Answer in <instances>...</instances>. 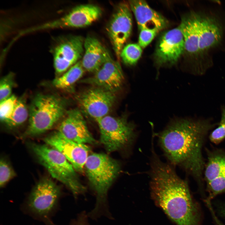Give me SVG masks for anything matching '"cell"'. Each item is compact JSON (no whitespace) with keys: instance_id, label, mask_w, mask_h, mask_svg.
I'll return each mask as SVG.
<instances>
[{"instance_id":"obj_1","label":"cell","mask_w":225,"mask_h":225,"mask_svg":"<svg viewBox=\"0 0 225 225\" xmlns=\"http://www.w3.org/2000/svg\"><path fill=\"white\" fill-rule=\"evenodd\" d=\"M215 125L210 119H182L170 124L158 136L159 144L170 164L194 178L200 193L204 191L202 147Z\"/></svg>"},{"instance_id":"obj_2","label":"cell","mask_w":225,"mask_h":225,"mask_svg":"<svg viewBox=\"0 0 225 225\" xmlns=\"http://www.w3.org/2000/svg\"><path fill=\"white\" fill-rule=\"evenodd\" d=\"M150 165V195L155 205L177 225H202L200 205L192 195L187 181L155 152L152 153Z\"/></svg>"},{"instance_id":"obj_3","label":"cell","mask_w":225,"mask_h":225,"mask_svg":"<svg viewBox=\"0 0 225 225\" xmlns=\"http://www.w3.org/2000/svg\"><path fill=\"white\" fill-rule=\"evenodd\" d=\"M89 184L95 192V206L90 213L96 216L106 208L108 190L121 171L118 162L104 153H93L88 156L85 165Z\"/></svg>"},{"instance_id":"obj_4","label":"cell","mask_w":225,"mask_h":225,"mask_svg":"<svg viewBox=\"0 0 225 225\" xmlns=\"http://www.w3.org/2000/svg\"><path fill=\"white\" fill-rule=\"evenodd\" d=\"M30 146L40 163L53 178L68 188L75 197L85 192L86 188L75 170L62 153L46 145L32 143Z\"/></svg>"},{"instance_id":"obj_5","label":"cell","mask_w":225,"mask_h":225,"mask_svg":"<svg viewBox=\"0 0 225 225\" xmlns=\"http://www.w3.org/2000/svg\"><path fill=\"white\" fill-rule=\"evenodd\" d=\"M65 104L52 95L39 94L32 100L29 113V124L22 138L35 136L52 128L65 112Z\"/></svg>"},{"instance_id":"obj_6","label":"cell","mask_w":225,"mask_h":225,"mask_svg":"<svg viewBox=\"0 0 225 225\" xmlns=\"http://www.w3.org/2000/svg\"><path fill=\"white\" fill-rule=\"evenodd\" d=\"M100 132V141L108 152L128 148L136 137L134 125L125 118L107 115L96 121Z\"/></svg>"},{"instance_id":"obj_7","label":"cell","mask_w":225,"mask_h":225,"mask_svg":"<svg viewBox=\"0 0 225 225\" xmlns=\"http://www.w3.org/2000/svg\"><path fill=\"white\" fill-rule=\"evenodd\" d=\"M61 188L51 179L44 178L36 185L29 195L26 208L31 214L47 220L58 206Z\"/></svg>"},{"instance_id":"obj_8","label":"cell","mask_w":225,"mask_h":225,"mask_svg":"<svg viewBox=\"0 0 225 225\" xmlns=\"http://www.w3.org/2000/svg\"><path fill=\"white\" fill-rule=\"evenodd\" d=\"M102 11L98 6L92 4H82L73 8L67 14L52 21L29 29L30 32L58 28H80L89 26L98 19Z\"/></svg>"},{"instance_id":"obj_9","label":"cell","mask_w":225,"mask_h":225,"mask_svg":"<svg viewBox=\"0 0 225 225\" xmlns=\"http://www.w3.org/2000/svg\"><path fill=\"white\" fill-rule=\"evenodd\" d=\"M84 42L82 38L79 36L60 37L55 40L50 51L57 74L66 71L82 57Z\"/></svg>"},{"instance_id":"obj_10","label":"cell","mask_w":225,"mask_h":225,"mask_svg":"<svg viewBox=\"0 0 225 225\" xmlns=\"http://www.w3.org/2000/svg\"><path fill=\"white\" fill-rule=\"evenodd\" d=\"M132 15L128 3L120 2L116 7L107 27L108 36L118 59L131 33Z\"/></svg>"},{"instance_id":"obj_11","label":"cell","mask_w":225,"mask_h":225,"mask_svg":"<svg viewBox=\"0 0 225 225\" xmlns=\"http://www.w3.org/2000/svg\"><path fill=\"white\" fill-rule=\"evenodd\" d=\"M207 153L203 179L208 192L207 198L211 201L218 195L225 193V150H208Z\"/></svg>"},{"instance_id":"obj_12","label":"cell","mask_w":225,"mask_h":225,"mask_svg":"<svg viewBox=\"0 0 225 225\" xmlns=\"http://www.w3.org/2000/svg\"><path fill=\"white\" fill-rule=\"evenodd\" d=\"M115 92L94 87L77 97L82 109L96 121L108 115L115 102Z\"/></svg>"},{"instance_id":"obj_13","label":"cell","mask_w":225,"mask_h":225,"mask_svg":"<svg viewBox=\"0 0 225 225\" xmlns=\"http://www.w3.org/2000/svg\"><path fill=\"white\" fill-rule=\"evenodd\" d=\"M46 143L62 153L76 171L82 172L90 148L86 144L78 143L57 131L45 138Z\"/></svg>"},{"instance_id":"obj_14","label":"cell","mask_w":225,"mask_h":225,"mask_svg":"<svg viewBox=\"0 0 225 225\" xmlns=\"http://www.w3.org/2000/svg\"><path fill=\"white\" fill-rule=\"evenodd\" d=\"M124 76L118 62L114 61L107 50L104 62L92 76L80 81L115 92L122 86Z\"/></svg>"},{"instance_id":"obj_15","label":"cell","mask_w":225,"mask_h":225,"mask_svg":"<svg viewBox=\"0 0 225 225\" xmlns=\"http://www.w3.org/2000/svg\"><path fill=\"white\" fill-rule=\"evenodd\" d=\"M185 50L184 39L178 27L167 32L161 37L155 57L160 64H172L178 60Z\"/></svg>"},{"instance_id":"obj_16","label":"cell","mask_w":225,"mask_h":225,"mask_svg":"<svg viewBox=\"0 0 225 225\" xmlns=\"http://www.w3.org/2000/svg\"><path fill=\"white\" fill-rule=\"evenodd\" d=\"M68 139L81 144H93L96 141L89 132L80 112L73 109L67 112L58 131Z\"/></svg>"},{"instance_id":"obj_17","label":"cell","mask_w":225,"mask_h":225,"mask_svg":"<svg viewBox=\"0 0 225 225\" xmlns=\"http://www.w3.org/2000/svg\"><path fill=\"white\" fill-rule=\"evenodd\" d=\"M223 29L220 21L214 16L201 15L199 23V48L202 55L220 42Z\"/></svg>"},{"instance_id":"obj_18","label":"cell","mask_w":225,"mask_h":225,"mask_svg":"<svg viewBox=\"0 0 225 225\" xmlns=\"http://www.w3.org/2000/svg\"><path fill=\"white\" fill-rule=\"evenodd\" d=\"M140 30L146 29L159 31L168 25V21L162 15L151 8L144 0L129 1Z\"/></svg>"},{"instance_id":"obj_19","label":"cell","mask_w":225,"mask_h":225,"mask_svg":"<svg viewBox=\"0 0 225 225\" xmlns=\"http://www.w3.org/2000/svg\"><path fill=\"white\" fill-rule=\"evenodd\" d=\"M201 15L192 12L182 18L178 26L183 37L185 51L195 57L199 54V28Z\"/></svg>"},{"instance_id":"obj_20","label":"cell","mask_w":225,"mask_h":225,"mask_svg":"<svg viewBox=\"0 0 225 225\" xmlns=\"http://www.w3.org/2000/svg\"><path fill=\"white\" fill-rule=\"evenodd\" d=\"M81 62L85 71L95 72L101 67L107 50L97 38L88 36L84 41Z\"/></svg>"},{"instance_id":"obj_21","label":"cell","mask_w":225,"mask_h":225,"mask_svg":"<svg viewBox=\"0 0 225 225\" xmlns=\"http://www.w3.org/2000/svg\"><path fill=\"white\" fill-rule=\"evenodd\" d=\"M85 71L81 61L79 60L62 76L55 79L53 85L58 89H67L82 77Z\"/></svg>"},{"instance_id":"obj_22","label":"cell","mask_w":225,"mask_h":225,"mask_svg":"<svg viewBox=\"0 0 225 225\" xmlns=\"http://www.w3.org/2000/svg\"><path fill=\"white\" fill-rule=\"evenodd\" d=\"M28 113L24 99H18L12 115L5 123L10 128L18 126L26 121Z\"/></svg>"},{"instance_id":"obj_23","label":"cell","mask_w":225,"mask_h":225,"mask_svg":"<svg viewBox=\"0 0 225 225\" xmlns=\"http://www.w3.org/2000/svg\"><path fill=\"white\" fill-rule=\"evenodd\" d=\"M142 48L138 43H129L123 48L120 57L126 65H133L140 58L142 52Z\"/></svg>"},{"instance_id":"obj_24","label":"cell","mask_w":225,"mask_h":225,"mask_svg":"<svg viewBox=\"0 0 225 225\" xmlns=\"http://www.w3.org/2000/svg\"><path fill=\"white\" fill-rule=\"evenodd\" d=\"M18 99L15 95H12L0 102V118L2 122L5 123L10 118Z\"/></svg>"},{"instance_id":"obj_25","label":"cell","mask_w":225,"mask_h":225,"mask_svg":"<svg viewBox=\"0 0 225 225\" xmlns=\"http://www.w3.org/2000/svg\"><path fill=\"white\" fill-rule=\"evenodd\" d=\"M221 118L218 127L210 133V141L215 144L220 143L225 139V106L221 107Z\"/></svg>"},{"instance_id":"obj_26","label":"cell","mask_w":225,"mask_h":225,"mask_svg":"<svg viewBox=\"0 0 225 225\" xmlns=\"http://www.w3.org/2000/svg\"><path fill=\"white\" fill-rule=\"evenodd\" d=\"M16 176V173L8 161L1 158L0 162V186L4 187Z\"/></svg>"},{"instance_id":"obj_27","label":"cell","mask_w":225,"mask_h":225,"mask_svg":"<svg viewBox=\"0 0 225 225\" xmlns=\"http://www.w3.org/2000/svg\"><path fill=\"white\" fill-rule=\"evenodd\" d=\"M13 75L10 73L2 78L0 82V101L1 102L11 96L14 85Z\"/></svg>"},{"instance_id":"obj_28","label":"cell","mask_w":225,"mask_h":225,"mask_svg":"<svg viewBox=\"0 0 225 225\" xmlns=\"http://www.w3.org/2000/svg\"><path fill=\"white\" fill-rule=\"evenodd\" d=\"M140 30L138 43L142 48L148 45L159 32L156 30L146 29Z\"/></svg>"},{"instance_id":"obj_29","label":"cell","mask_w":225,"mask_h":225,"mask_svg":"<svg viewBox=\"0 0 225 225\" xmlns=\"http://www.w3.org/2000/svg\"><path fill=\"white\" fill-rule=\"evenodd\" d=\"M216 212L221 217L225 219V203L219 202L217 204Z\"/></svg>"},{"instance_id":"obj_30","label":"cell","mask_w":225,"mask_h":225,"mask_svg":"<svg viewBox=\"0 0 225 225\" xmlns=\"http://www.w3.org/2000/svg\"><path fill=\"white\" fill-rule=\"evenodd\" d=\"M209 210L215 225H225L218 218L217 215L214 208L212 207L209 208Z\"/></svg>"},{"instance_id":"obj_31","label":"cell","mask_w":225,"mask_h":225,"mask_svg":"<svg viewBox=\"0 0 225 225\" xmlns=\"http://www.w3.org/2000/svg\"><path fill=\"white\" fill-rule=\"evenodd\" d=\"M72 225H87L85 215H81Z\"/></svg>"}]
</instances>
